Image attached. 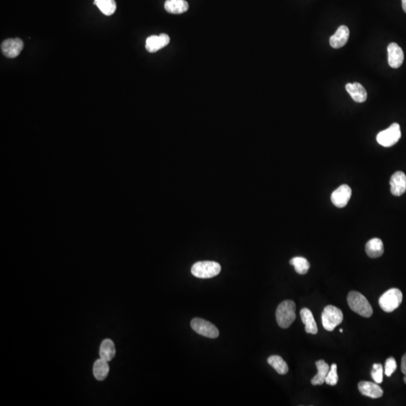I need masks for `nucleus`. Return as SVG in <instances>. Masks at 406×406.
Segmentation results:
<instances>
[{
    "label": "nucleus",
    "mask_w": 406,
    "mask_h": 406,
    "mask_svg": "<svg viewBox=\"0 0 406 406\" xmlns=\"http://www.w3.org/2000/svg\"><path fill=\"white\" fill-rule=\"evenodd\" d=\"M401 371L404 374V382L406 384V353L402 358Z\"/></svg>",
    "instance_id": "obj_28"
},
{
    "label": "nucleus",
    "mask_w": 406,
    "mask_h": 406,
    "mask_svg": "<svg viewBox=\"0 0 406 406\" xmlns=\"http://www.w3.org/2000/svg\"><path fill=\"white\" fill-rule=\"evenodd\" d=\"M401 129L399 123H394L386 130L377 135V142L382 146L389 148L393 146L401 138Z\"/></svg>",
    "instance_id": "obj_6"
},
{
    "label": "nucleus",
    "mask_w": 406,
    "mask_h": 406,
    "mask_svg": "<svg viewBox=\"0 0 406 406\" xmlns=\"http://www.w3.org/2000/svg\"><path fill=\"white\" fill-rule=\"evenodd\" d=\"M390 191L393 196H400L406 191V175L403 172H396L390 181Z\"/></svg>",
    "instance_id": "obj_11"
},
{
    "label": "nucleus",
    "mask_w": 406,
    "mask_h": 406,
    "mask_svg": "<svg viewBox=\"0 0 406 406\" xmlns=\"http://www.w3.org/2000/svg\"><path fill=\"white\" fill-rule=\"evenodd\" d=\"M277 323L280 328L287 329L296 320V304L292 300H285L277 308L275 313Z\"/></svg>",
    "instance_id": "obj_2"
},
{
    "label": "nucleus",
    "mask_w": 406,
    "mask_h": 406,
    "mask_svg": "<svg viewBox=\"0 0 406 406\" xmlns=\"http://www.w3.org/2000/svg\"><path fill=\"white\" fill-rule=\"evenodd\" d=\"M94 4L104 15L107 16L113 15L117 8L115 0H94Z\"/></svg>",
    "instance_id": "obj_23"
},
{
    "label": "nucleus",
    "mask_w": 406,
    "mask_h": 406,
    "mask_svg": "<svg viewBox=\"0 0 406 406\" xmlns=\"http://www.w3.org/2000/svg\"><path fill=\"white\" fill-rule=\"evenodd\" d=\"M359 391L362 395L372 399L380 398L384 391L378 384L370 382H360L358 384Z\"/></svg>",
    "instance_id": "obj_13"
},
{
    "label": "nucleus",
    "mask_w": 406,
    "mask_h": 406,
    "mask_svg": "<svg viewBox=\"0 0 406 406\" xmlns=\"http://www.w3.org/2000/svg\"><path fill=\"white\" fill-rule=\"evenodd\" d=\"M339 381V376L337 373V365L333 364L331 366L330 369L328 372V375L326 377V383L330 386H335L337 385Z\"/></svg>",
    "instance_id": "obj_25"
},
{
    "label": "nucleus",
    "mask_w": 406,
    "mask_h": 406,
    "mask_svg": "<svg viewBox=\"0 0 406 406\" xmlns=\"http://www.w3.org/2000/svg\"><path fill=\"white\" fill-rule=\"evenodd\" d=\"M346 89L352 99L357 102H364L367 99V92L364 86L360 83L346 84Z\"/></svg>",
    "instance_id": "obj_15"
},
{
    "label": "nucleus",
    "mask_w": 406,
    "mask_h": 406,
    "mask_svg": "<svg viewBox=\"0 0 406 406\" xmlns=\"http://www.w3.org/2000/svg\"><path fill=\"white\" fill-rule=\"evenodd\" d=\"M221 267L217 262L200 261L195 263L191 269L194 276L199 278H211L218 275Z\"/></svg>",
    "instance_id": "obj_4"
},
{
    "label": "nucleus",
    "mask_w": 406,
    "mask_h": 406,
    "mask_svg": "<svg viewBox=\"0 0 406 406\" xmlns=\"http://www.w3.org/2000/svg\"><path fill=\"white\" fill-rule=\"evenodd\" d=\"M397 368L396 360L393 357H390L386 360L385 367V374L387 377H390Z\"/></svg>",
    "instance_id": "obj_27"
},
{
    "label": "nucleus",
    "mask_w": 406,
    "mask_h": 406,
    "mask_svg": "<svg viewBox=\"0 0 406 406\" xmlns=\"http://www.w3.org/2000/svg\"><path fill=\"white\" fill-rule=\"evenodd\" d=\"M352 191L347 184H342L335 190L331 195V201L334 206L338 208H344L347 206L351 196Z\"/></svg>",
    "instance_id": "obj_8"
},
{
    "label": "nucleus",
    "mask_w": 406,
    "mask_h": 406,
    "mask_svg": "<svg viewBox=\"0 0 406 406\" xmlns=\"http://www.w3.org/2000/svg\"><path fill=\"white\" fill-rule=\"evenodd\" d=\"M350 36V30L346 26H340L335 34L329 39V44L333 48H342L346 45Z\"/></svg>",
    "instance_id": "obj_14"
},
{
    "label": "nucleus",
    "mask_w": 406,
    "mask_h": 406,
    "mask_svg": "<svg viewBox=\"0 0 406 406\" xmlns=\"http://www.w3.org/2000/svg\"><path fill=\"white\" fill-rule=\"evenodd\" d=\"M315 364L317 368V374L313 377L311 383L314 386L322 385L325 382L326 377L329 372V366L323 360L316 361Z\"/></svg>",
    "instance_id": "obj_19"
},
{
    "label": "nucleus",
    "mask_w": 406,
    "mask_h": 406,
    "mask_svg": "<svg viewBox=\"0 0 406 406\" xmlns=\"http://www.w3.org/2000/svg\"><path fill=\"white\" fill-rule=\"evenodd\" d=\"M290 263L294 267L295 270L299 275H306L310 268L309 262L304 257H293L291 259Z\"/></svg>",
    "instance_id": "obj_24"
},
{
    "label": "nucleus",
    "mask_w": 406,
    "mask_h": 406,
    "mask_svg": "<svg viewBox=\"0 0 406 406\" xmlns=\"http://www.w3.org/2000/svg\"><path fill=\"white\" fill-rule=\"evenodd\" d=\"M116 349L115 344L111 339H105L101 344L99 349L100 358L105 361H111L116 356Z\"/></svg>",
    "instance_id": "obj_20"
},
{
    "label": "nucleus",
    "mask_w": 406,
    "mask_h": 406,
    "mask_svg": "<svg viewBox=\"0 0 406 406\" xmlns=\"http://www.w3.org/2000/svg\"><path fill=\"white\" fill-rule=\"evenodd\" d=\"M94 376L98 381H102L107 377L109 372V366L107 361L99 359L94 363L93 368Z\"/></svg>",
    "instance_id": "obj_21"
},
{
    "label": "nucleus",
    "mask_w": 406,
    "mask_h": 406,
    "mask_svg": "<svg viewBox=\"0 0 406 406\" xmlns=\"http://www.w3.org/2000/svg\"><path fill=\"white\" fill-rule=\"evenodd\" d=\"M267 362L280 375H285V374L288 373V370H289L288 364L280 356H271V357H269Z\"/></svg>",
    "instance_id": "obj_22"
},
{
    "label": "nucleus",
    "mask_w": 406,
    "mask_h": 406,
    "mask_svg": "<svg viewBox=\"0 0 406 406\" xmlns=\"http://www.w3.org/2000/svg\"><path fill=\"white\" fill-rule=\"evenodd\" d=\"M403 293L397 288H391L386 291L378 300L382 309L390 313L398 309L403 302Z\"/></svg>",
    "instance_id": "obj_3"
},
{
    "label": "nucleus",
    "mask_w": 406,
    "mask_h": 406,
    "mask_svg": "<svg viewBox=\"0 0 406 406\" xmlns=\"http://www.w3.org/2000/svg\"><path fill=\"white\" fill-rule=\"evenodd\" d=\"M384 368L383 366L380 364H375L372 366V378L375 383L379 384L383 382Z\"/></svg>",
    "instance_id": "obj_26"
},
{
    "label": "nucleus",
    "mask_w": 406,
    "mask_h": 406,
    "mask_svg": "<svg viewBox=\"0 0 406 406\" xmlns=\"http://www.w3.org/2000/svg\"><path fill=\"white\" fill-rule=\"evenodd\" d=\"M191 326L196 333L202 336L210 338V339H216L218 337L219 330L217 328L214 324L206 320L194 318L191 321Z\"/></svg>",
    "instance_id": "obj_7"
},
{
    "label": "nucleus",
    "mask_w": 406,
    "mask_h": 406,
    "mask_svg": "<svg viewBox=\"0 0 406 406\" xmlns=\"http://www.w3.org/2000/svg\"><path fill=\"white\" fill-rule=\"evenodd\" d=\"M170 41V37L164 33L160 36H152L147 39L145 48L148 52L155 53L169 45Z\"/></svg>",
    "instance_id": "obj_12"
},
{
    "label": "nucleus",
    "mask_w": 406,
    "mask_h": 406,
    "mask_svg": "<svg viewBox=\"0 0 406 406\" xmlns=\"http://www.w3.org/2000/svg\"><path fill=\"white\" fill-rule=\"evenodd\" d=\"M23 48V43L20 39L5 40L1 45L2 54L6 58H15L20 55Z\"/></svg>",
    "instance_id": "obj_9"
},
{
    "label": "nucleus",
    "mask_w": 406,
    "mask_h": 406,
    "mask_svg": "<svg viewBox=\"0 0 406 406\" xmlns=\"http://www.w3.org/2000/svg\"><path fill=\"white\" fill-rule=\"evenodd\" d=\"M300 316H301L302 321L304 324L306 332L307 333L314 334V335L317 334L318 329H317V324H316L312 312L307 308H304L300 311Z\"/></svg>",
    "instance_id": "obj_18"
},
{
    "label": "nucleus",
    "mask_w": 406,
    "mask_h": 406,
    "mask_svg": "<svg viewBox=\"0 0 406 406\" xmlns=\"http://www.w3.org/2000/svg\"><path fill=\"white\" fill-rule=\"evenodd\" d=\"M388 64L393 69L400 68L404 61L403 49L396 43H390L387 47Z\"/></svg>",
    "instance_id": "obj_10"
},
{
    "label": "nucleus",
    "mask_w": 406,
    "mask_h": 406,
    "mask_svg": "<svg viewBox=\"0 0 406 406\" xmlns=\"http://www.w3.org/2000/svg\"><path fill=\"white\" fill-rule=\"evenodd\" d=\"M321 318L324 329L332 332L343 321V313L339 308L328 306L324 308Z\"/></svg>",
    "instance_id": "obj_5"
},
{
    "label": "nucleus",
    "mask_w": 406,
    "mask_h": 406,
    "mask_svg": "<svg viewBox=\"0 0 406 406\" xmlns=\"http://www.w3.org/2000/svg\"><path fill=\"white\" fill-rule=\"evenodd\" d=\"M339 332H343V329H339Z\"/></svg>",
    "instance_id": "obj_30"
},
{
    "label": "nucleus",
    "mask_w": 406,
    "mask_h": 406,
    "mask_svg": "<svg viewBox=\"0 0 406 406\" xmlns=\"http://www.w3.org/2000/svg\"><path fill=\"white\" fill-rule=\"evenodd\" d=\"M402 5L404 12L406 13V0H402Z\"/></svg>",
    "instance_id": "obj_29"
},
{
    "label": "nucleus",
    "mask_w": 406,
    "mask_h": 406,
    "mask_svg": "<svg viewBox=\"0 0 406 406\" xmlns=\"http://www.w3.org/2000/svg\"><path fill=\"white\" fill-rule=\"evenodd\" d=\"M164 8L169 13L181 15L188 10L189 5L185 0H166Z\"/></svg>",
    "instance_id": "obj_17"
},
{
    "label": "nucleus",
    "mask_w": 406,
    "mask_h": 406,
    "mask_svg": "<svg viewBox=\"0 0 406 406\" xmlns=\"http://www.w3.org/2000/svg\"><path fill=\"white\" fill-rule=\"evenodd\" d=\"M348 304L352 311L364 317H370L373 314V309L367 298L357 292L350 291L348 295Z\"/></svg>",
    "instance_id": "obj_1"
},
{
    "label": "nucleus",
    "mask_w": 406,
    "mask_h": 406,
    "mask_svg": "<svg viewBox=\"0 0 406 406\" xmlns=\"http://www.w3.org/2000/svg\"><path fill=\"white\" fill-rule=\"evenodd\" d=\"M385 251L384 244L380 239H370L366 245V252L370 258H378L382 256Z\"/></svg>",
    "instance_id": "obj_16"
}]
</instances>
